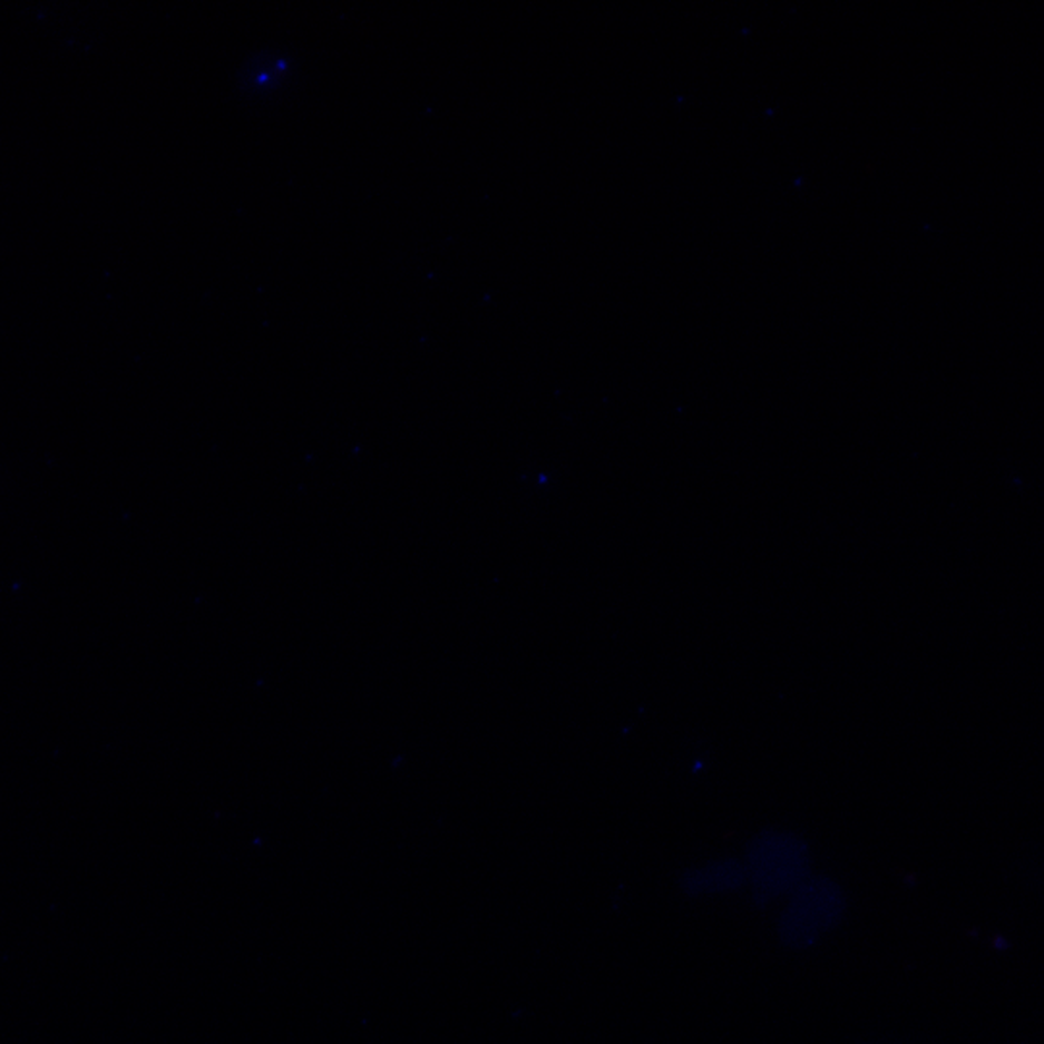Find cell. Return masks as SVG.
I'll return each mask as SVG.
<instances>
[{
  "label": "cell",
  "instance_id": "cell-3",
  "mask_svg": "<svg viewBox=\"0 0 1044 1044\" xmlns=\"http://www.w3.org/2000/svg\"><path fill=\"white\" fill-rule=\"evenodd\" d=\"M749 882L743 862L735 859L710 862L706 867L689 869L681 877V888L689 896H704V894H723L741 888Z\"/></svg>",
  "mask_w": 1044,
  "mask_h": 1044
},
{
  "label": "cell",
  "instance_id": "cell-1",
  "mask_svg": "<svg viewBox=\"0 0 1044 1044\" xmlns=\"http://www.w3.org/2000/svg\"><path fill=\"white\" fill-rule=\"evenodd\" d=\"M747 877L759 904L791 896L812 877L809 846L796 833L762 832L747 849Z\"/></svg>",
  "mask_w": 1044,
  "mask_h": 1044
},
{
  "label": "cell",
  "instance_id": "cell-2",
  "mask_svg": "<svg viewBox=\"0 0 1044 1044\" xmlns=\"http://www.w3.org/2000/svg\"><path fill=\"white\" fill-rule=\"evenodd\" d=\"M848 911V899L828 877H811L799 886L778 923V935L789 949H807L832 933Z\"/></svg>",
  "mask_w": 1044,
  "mask_h": 1044
}]
</instances>
